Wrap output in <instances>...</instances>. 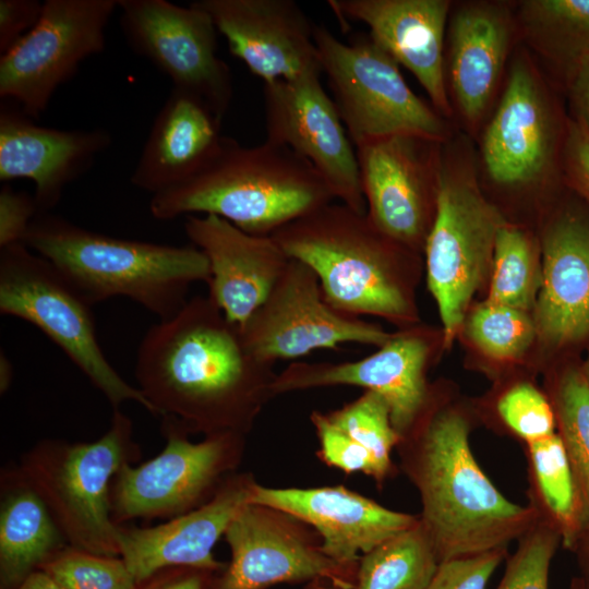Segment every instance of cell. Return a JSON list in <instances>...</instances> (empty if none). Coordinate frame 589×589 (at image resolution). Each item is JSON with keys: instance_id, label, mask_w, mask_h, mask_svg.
<instances>
[{"instance_id": "obj_17", "label": "cell", "mask_w": 589, "mask_h": 589, "mask_svg": "<svg viewBox=\"0 0 589 589\" xmlns=\"http://www.w3.org/2000/svg\"><path fill=\"white\" fill-rule=\"evenodd\" d=\"M231 558L209 578L206 589H266L283 582L329 580L337 589H353L356 572L324 555L299 533L248 503L225 532Z\"/></svg>"}, {"instance_id": "obj_32", "label": "cell", "mask_w": 589, "mask_h": 589, "mask_svg": "<svg viewBox=\"0 0 589 589\" xmlns=\"http://www.w3.org/2000/svg\"><path fill=\"white\" fill-rule=\"evenodd\" d=\"M553 409L579 493L585 530L589 529V385L581 370L568 369L557 381ZM584 530V531H585Z\"/></svg>"}, {"instance_id": "obj_25", "label": "cell", "mask_w": 589, "mask_h": 589, "mask_svg": "<svg viewBox=\"0 0 589 589\" xmlns=\"http://www.w3.org/2000/svg\"><path fill=\"white\" fill-rule=\"evenodd\" d=\"M542 253L537 332L553 346L579 341L589 335V221L561 215L544 233Z\"/></svg>"}, {"instance_id": "obj_23", "label": "cell", "mask_w": 589, "mask_h": 589, "mask_svg": "<svg viewBox=\"0 0 589 589\" xmlns=\"http://www.w3.org/2000/svg\"><path fill=\"white\" fill-rule=\"evenodd\" d=\"M249 503L312 525L323 539L321 552L344 566H353L361 554L419 519L385 508L344 486L272 489L253 482Z\"/></svg>"}, {"instance_id": "obj_10", "label": "cell", "mask_w": 589, "mask_h": 589, "mask_svg": "<svg viewBox=\"0 0 589 589\" xmlns=\"http://www.w3.org/2000/svg\"><path fill=\"white\" fill-rule=\"evenodd\" d=\"M164 449L137 466L125 465L110 488L116 525L134 519H171L209 501L240 457L242 434L224 432L194 443L172 417H161Z\"/></svg>"}, {"instance_id": "obj_7", "label": "cell", "mask_w": 589, "mask_h": 589, "mask_svg": "<svg viewBox=\"0 0 589 589\" xmlns=\"http://www.w3.org/2000/svg\"><path fill=\"white\" fill-rule=\"evenodd\" d=\"M93 306L52 263L24 243L0 249V313L40 329L113 409L134 401L154 416L140 389L107 359L96 333Z\"/></svg>"}, {"instance_id": "obj_46", "label": "cell", "mask_w": 589, "mask_h": 589, "mask_svg": "<svg viewBox=\"0 0 589 589\" xmlns=\"http://www.w3.org/2000/svg\"><path fill=\"white\" fill-rule=\"evenodd\" d=\"M573 551L577 555L579 576L573 579L570 588L589 589V529L582 532Z\"/></svg>"}, {"instance_id": "obj_19", "label": "cell", "mask_w": 589, "mask_h": 589, "mask_svg": "<svg viewBox=\"0 0 589 589\" xmlns=\"http://www.w3.org/2000/svg\"><path fill=\"white\" fill-rule=\"evenodd\" d=\"M555 132L553 109L540 76L526 59L518 58L482 136L485 172L503 187L540 181L552 167Z\"/></svg>"}, {"instance_id": "obj_48", "label": "cell", "mask_w": 589, "mask_h": 589, "mask_svg": "<svg viewBox=\"0 0 589 589\" xmlns=\"http://www.w3.org/2000/svg\"><path fill=\"white\" fill-rule=\"evenodd\" d=\"M14 378V368L8 354L1 349L0 352V393L5 394Z\"/></svg>"}, {"instance_id": "obj_1", "label": "cell", "mask_w": 589, "mask_h": 589, "mask_svg": "<svg viewBox=\"0 0 589 589\" xmlns=\"http://www.w3.org/2000/svg\"><path fill=\"white\" fill-rule=\"evenodd\" d=\"M272 366L208 296H195L147 329L134 376L154 416L172 417L189 433L243 434L274 395Z\"/></svg>"}, {"instance_id": "obj_40", "label": "cell", "mask_w": 589, "mask_h": 589, "mask_svg": "<svg viewBox=\"0 0 589 589\" xmlns=\"http://www.w3.org/2000/svg\"><path fill=\"white\" fill-rule=\"evenodd\" d=\"M311 421L320 440L321 456L328 465L374 477L373 459L363 446L333 425L325 413L312 412Z\"/></svg>"}, {"instance_id": "obj_3", "label": "cell", "mask_w": 589, "mask_h": 589, "mask_svg": "<svg viewBox=\"0 0 589 589\" xmlns=\"http://www.w3.org/2000/svg\"><path fill=\"white\" fill-rule=\"evenodd\" d=\"M271 237L289 259L313 269L325 301L339 313L416 321V251L385 235L366 212L330 202Z\"/></svg>"}, {"instance_id": "obj_18", "label": "cell", "mask_w": 589, "mask_h": 589, "mask_svg": "<svg viewBox=\"0 0 589 589\" xmlns=\"http://www.w3.org/2000/svg\"><path fill=\"white\" fill-rule=\"evenodd\" d=\"M431 346L419 330L393 334L378 350L354 361L294 362L276 375L274 395L315 387L353 385L386 401L394 429L402 437L425 407V373Z\"/></svg>"}, {"instance_id": "obj_2", "label": "cell", "mask_w": 589, "mask_h": 589, "mask_svg": "<svg viewBox=\"0 0 589 589\" xmlns=\"http://www.w3.org/2000/svg\"><path fill=\"white\" fill-rule=\"evenodd\" d=\"M470 431L461 410H430L426 402L398 443L404 469L420 493L419 518L440 563L508 548L539 515L534 506L513 503L493 484L473 456Z\"/></svg>"}, {"instance_id": "obj_16", "label": "cell", "mask_w": 589, "mask_h": 589, "mask_svg": "<svg viewBox=\"0 0 589 589\" xmlns=\"http://www.w3.org/2000/svg\"><path fill=\"white\" fill-rule=\"evenodd\" d=\"M229 52L264 83L321 75L314 24L293 0H195Z\"/></svg>"}, {"instance_id": "obj_5", "label": "cell", "mask_w": 589, "mask_h": 589, "mask_svg": "<svg viewBox=\"0 0 589 589\" xmlns=\"http://www.w3.org/2000/svg\"><path fill=\"white\" fill-rule=\"evenodd\" d=\"M23 243L52 263L93 304L128 298L159 320L178 312L194 283H207L204 254L170 245L108 236L67 218L41 213Z\"/></svg>"}, {"instance_id": "obj_26", "label": "cell", "mask_w": 589, "mask_h": 589, "mask_svg": "<svg viewBox=\"0 0 589 589\" xmlns=\"http://www.w3.org/2000/svg\"><path fill=\"white\" fill-rule=\"evenodd\" d=\"M221 122L201 98L172 88L152 123L131 183L154 195L192 177L220 146Z\"/></svg>"}, {"instance_id": "obj_44", "label": "cell", "mask_w": 589, "mask_h": 589, "mask_svg": "<svg viewBox=\"0 0 589 589\" xmlns=\"http://www.w3.org/2000/svg\"><path fill=\"white\" fill-rule=\"evenodd\" d=\"M212 575L191 567H168L136 581L133 589H206Z\"/></svg>"}, {"instance_id": "obj_30", "label": "cell", "mask_w": 589, "mask_h": 589, "mask_svg": "<svg viewBox=\"0 0 589 589\" xmlns=\"http://www.w3.org/2000/svg\"><path fill=\"white\" fill-rule=\"evenodd\" d=\"M440 561L420 518L361 555L353 589H428Z\"/></svg>"}, {"instance_id": "obj_36", "label": "cell", "mask_w": 589, "mask_h": 589, "mask_svg": "<svg viewBox=\"0 0 589 589\" xmlns=\"http://www.w3.org/2000/svg\"><path fill=\"white\" fill-rule=\"evenodd\" d=\"M40 570L64 589H133L136 580L121 556L101 555L68 545Z\"/></svg>"}, {"instance_id": "obj_8", "label": "cell", "mask_w": 589, "mask_h": 589, "mask_svg": "<svg viewBox=\"0 0 589 589\" xmlns=\"http://www.w3.org/2000/svg\"><path fill=\"white\" fill-rule=\"evenodd\" d=\"M472 171L441 154L435 213L423 248L428 288L437 305L445 347L492 269L496 235L505 223Z\"/></svg>"}, {"instance_id": "obj_47", "label": "cell", "mask_w": 589, "mask_h": 589, "mask_svg": "<svg viewBox=\"0 0 589 589\" xmlns=\"http://www.w3.org/2000/svg\"><path fill=\"white\" fill-rule=\"evenodd\" d=\"M16 589H64L48 574L38 569L27 576Z\"/></svg>"}, {"instance_id": "obj_29", "label": "cell", "mask_w": 589, "mask_h": 589, "mask_svg": "<svg viewBox=\"0 0 589 589\" xmlns=\"http://www.w3.org/2000/svg\"><path fill=\"white\" fill-rule=\"evenodd\" d=\"M530 504L558 531L565 549L574 550L585 530L582 506L558 433L527 443Z\"/></svg>"}, {"instance_id": "obj_11", "label": "cell", "mask_w": 589, "mask_h": 589, "mask_svg": "<svg viewBox=\"0 0 589 589\" xmlns=\"http://www.w3.org/2000/svg\"><path fill=\"white\" fill-rule=\"evenodd\" d=\"M119 0H46L37 24L0 56V97L38 119L83 61L105 48Z\"/></svg>"}, {"instance_id": "obj_12", "label": "cell", "mask_w": 589, "mask_h": 589, "mask_svg": "<svg viewBox=\"0 0 589 589\" xmlns=\"http://www.w3.org/2000/svg\"><path fill=\"white\" fill-rule=\"evenodd\" d=\"M129 47L153 63L172 88L191 93L224 119L233 96L228 64L217 55V29L203 10L167 0H119Z\"/></svg>"}, {"instance_id": "obj_37", "label": "cell", "mask_w": 589, "mask_h": 589, "mask_svg": "<svg viewBox=\"0 0 589 589\" xmlns=\"http://www.w3.org/2000/svg\"><path fill=\"white\" fill-rule=\"evenodd\" d=\"M517 549L506 557V567L496 589H549L551 562L562 543L556 528L542 515L517 540Z\"/></svg>"}, {"instance_id": "obj_39", "label": "cell", "mask_w": 589, "mask_h": 589, "mask_svg": "<svg viewBox=\"0 0 589 589\" xmlns=\"http://www.w3.org/2000/svg\"><path fill=\"white\" fill-rule=\"evenodd\" d=\"M507 555V548H503L444 561L428 589H486L495 569Z\"/></svg>"}, {"instance_id": "obj_35", "label": "cell", "mask_w": 589, "mask_h": 589, "mask_svg": "<svg viewBox=\"0 0 589 589\" xmlns=\"http://www.w3.org/2000/svg\"><path fill=\"white\" fill-rule=\"evenodd\" d=\"M534 320L526 311L484 301L466 322V334L484 354L495 360L519 358L537 335Z\"/></svg>"}, {"instance_id": "obj_38", "label": "cell", "mask_w": 589, "mask_h": 589, "mask_svg": "<svg viewBox=\"0 0 589 589\" xmlns=\"http://www.w3.org/2000/svg\"><path fill=\"white\" fill-rule=\"evenodd\" d=\"M496 411L503 423L526 444L556 433L552 404L529 383H518L504 392L496 402Z\"/></svg>"}, {"instance_id": "obj_14", "label": "cell", "mask_w": 589, "mask_h": 589, "mask_svg": "<svg viewBox=\"0 0 589 589\" xmlns=\"http://www.w3.org/2000/svg\"><path fill=\"white\" fill-rule=\"evenodd\" d=\"M441 144L395 134L354 146L368 216L413 251L424 248L433 223Z\"/></svg>"}, {"instance_id": "obj_22", "label": "cell", "mask_w": 589, "mask_h": 589, "mask_svg": "<svg viewBox=\"0 0 589 589\" xmlns=\"http://www.w3.org/2000/svg\"><path fill=\"white\" fill-rule=\"evenodd\" d=\"M346 25L362 22L369 35L398 64L408 69L445 118L452 113L446 88L444 39L447 0H328Z\"/></svg>"}, {"instance_id": "obj_50", "label": "cell", "mask_w": 589, "mask_h": 589, "mask_svg": "<svg viewBox=\"0 0 589 589\" xmlns=\"http://www.w3.org/2000/svg\"><path fill=\"white\" fill-rule=\"evenodd\" d=\"M311 589H329V588H325V587H323V586H317V587H314V586H313ZM334 589H337V588H334Z\"/></svg>"}, {"instance_id": "obj_15", "label": "cell", "mask_w": 589, "mask_h": 589, "mask_svg": "<svg viewBox=\"0 0 589 589\" xmlns=\"http://www.w3.org/2000/svg\"><path fill=\"white\" fill-rule=\"evenodd\" d=\"M320 76L264 83L266 140L308 160L335 199L365 213L356 148Z\"/></svg>"}, {"instance_id": "obj_49", "label": "cell", "mask_w": 589, "mask_h": 589, "mask_svg": "<svg viewBox=\"0 0 589 589\" xmlns=\"http://www.w3.org/2000/svg\"><path fill=\"white\" fill-rule=\"evenodd\" d=\"M581 372L584 374V377L586 378L588 385H589V351H588V356H587V359L585 361V364L581 369Z\"/></svg>"}, {"instance_id": "obj_41", "label": "cell", "mask_w": 589, "mask_h": 589, "mask_svg": "<svg viewBox=\"0 0 589 589\" xmlns=\"http://www.w3.org/2000/svg\"><path fill=\"white\" fill-rule=\"evenodd\" d=\"M38 214L34 195L4 183L0 189V249L23 243Z\"/></svg>"}, {"instance_id": "obj_13", "label": "cell", "mask_w": 589, "mask_h": 589, "mask_svg": "<svg viewBox=\"0 0 589 589\" xmlns=\"http://www.w3.org/2000/svg\"><path fill=\"white\" fill-rule=\"evenodd\" d=\"M238 326L245 347L272 364L348 342L381 347L393 335L333 309L313 269L294 259H289L264 302Z\"/></svg>"}, {"instance_id": "obj_45", "label": "cell", "mask_w": 589, "mask_h": 589, "mask_svg": "<svg viewBox=\"0 0 589 589\" xmlns=\"http://www.w3.org/2000/svg\"><path fill=\"white\" fill-rule=\"evenodd\" d=\"M570 95L579 117L577 121L589 129V49L572 61Z\"/></svg>"}, {"instance_id": "obj_33", "label": "cell", "mask_w": 589, "mask_h": 589, "mask_svg": "<svg viewBox=\"0 0 589 589\" xmlns=\"http://www.w3.org/2000/svg\"><path fill=\"white\" fill-rule=\"evenodd\" d=\"M530 35L570 61L589 49V0H529L521 4Z\"/></svg>"}, {"instance_id": "obj_20", "label": "cell", "mask_w": 589, "mask_h": 589, "mask_svg": "<svg viewBox=\"0 0 589 589\" xmlns=\"http://www.w3.org/2000/svg\"><path fill=\"white\" fill-rule=\"evenodd\" d=\"M34 120L16 104L1 100L0 181H33L39 214L50 213L65 188L92 168L112 140L104 129L59 130Z\"/></svg>"}, {"instance_id": "obj_31", "label": "cell", "mask_w": 589, "mask_h": 589, "mask_svg": "<svg viewBox=\"0 0 589 589\" xmlns=\"http://www.w3.org/2000/svg\"><path fill=\"white\" fill-rule=\"evenodd\" d=\"M541 268L534 244L520 228L504 223L497 231L486 301L522 311L534 308Z\"/></svg>"}, {"instance_id": "obj_42", "label": "cell", "mask_w": 589, "mask_h": 589, "mask_svg": "<svg viewBox=\"0 0 589 589\" xmlns=\"http://www.w3.org/2000/svg\"><path fill=\"white\" fill-rule=\"evenodd\" d=\"M44 2L37 0H0V52L13 47L39 21Z\"/></svg>"}, {"instance_id": "obj_21", "label": "cell", "mask_w": 589, "mask_h": 589, "mask_svg": "<svg viewBox=\"0 0 589 589\" xmlns=\"http://www.w3.org/2000/svg\"><path fill=\"white\" fill-rule=\"evenodd\" d=\"M252 484L245 476L228 477L209 501L183 515L152 527L119 525L120 556L134 579L168 567L221 572L227 564L213 548L249 503Z\"/></svg>"}, {"instance_id": "obj_28", "label": "cell", "mask_w": 589, "mask_h": 589, "mask_svg": "<svg viewBox=\"0 0 589 589\" xmlns=\"http://www.w3.org/2000/svg\"><path fill=\"white\" fill-rule=\"evenodd\" d=\"M69 543L17 465L0 474V589H16Z\"/></svg>"}, {"instance_id": "obj_9", "label": "cell", "mask_w": 589, "mask_h": 589, "mask_svg": "<svg viewBox=\"0 0 589 589\" xmlns=\"http://www.w3.org/2000/svg\"><path fill=\"white\" fill-rule=\"evenodd\" d=\"M322 74L353 146L395 134L444 143L449 125L409 87L399 64L369 34L350 43L314 26Z\"/></svg>"}, {"instance_id": "obj_24", "label": "cell", "mask_w": 589, "mask_h": 589, "mask_svg": "<svg viewBox=\"0 0 589 589\" xmlns=\"http://www.w3.org/2000/svg\"><path fill=\"white\" fill-rule=\"evenodd\" d=\"M188 239L209 266L208 297L224 315L243 324L264 302L289 257L271 236L250 235L216 215H189Z\"/></svg>"}, {"instance_id": "obj_34", "label": "cell", "mask_w": 589, "mask_h": 589, "mask_svg": "<svg viewBox=\"0 0 589 589\" xmlns=\"http://www.w3.org/2000/svg\"><path fill=\"white\" fill-rule=\"evenodd\" d=\"M325 414L333 425L369 452L374 462L373 478L382 482L390 470V453L401 440L383 397L365 390L353 401Z\"/></svg>"}, {"instance_id": "obj_4", "label": "cell", "mask_w": 589, "mask_h": 589, "mask_svg": "<svg viewBox=\"0 0 589 589\" xmlns=\"http://www.w3.org/2000/svg\"><path fill=\"white\" fill-rule=\"evenodd\" d=\"M334 199L322 176L289 147L267 140L243 146L224 136L196 173L151 195L149 211L160 220L216 215L250 235L272 236Z\"/></svg>"}, {"instance_id": "obj_27", "label": "cell", "mask_w": 589, "mask_h": 589, "mask_svg": "<svg viewBox=\"0 0 589 589\" xmlns=\"http://www.w3.org/2000/svg\"><path fill=\"white\" fill-rule=\"evenodd\" d=\"M514 23L501 4L461 5L448 25V77L456 105L471 124L480 121L498 86Z\"/></svg>"}, {"instance_id": "obj_43", "label": "cell", "mask_w": 589, "mask_h": 589, "mask_svg": "<svg viewBox=\"0 0 589 589\" xmlns=\"http://www.w3.org/2000/svg\"><path fill=\"white\" fill-rule=\"evenodd\" d=\"M564 153L569 179L589 199V129L581 122L569 123Z\"/></svg>"}, {"instance_id": "obj_51", "label": "cell", "mask_w": 589, "mask_h": 589, "mask_svg": "<svg viewBox=\"0 0 589 589\" xmlns=\"http://www.w3.org/2000/svg\"><path fill=\"white\" fill-rule=\"evenodd\" d=\"M570 589H574V588H570Z\"/></svg>"}, {"instance_id": "obj_6", "label": "cell", "mask_w": 589, "mask_h": 589, "mask_svg": "<svg viewBox=\"0 0 589 589\" xmlns=\"http://www.w3.org/2000/svg\"><path fill=\"white\" fill-rule=\"evenodd\" d=\"M140 458L133 423L119 408L113 409L109 429L96 441L45 438L23 453L17 466L51 512L69 545L120 556L110 488L119 470Z\"/></svg>"}]
</instances>
